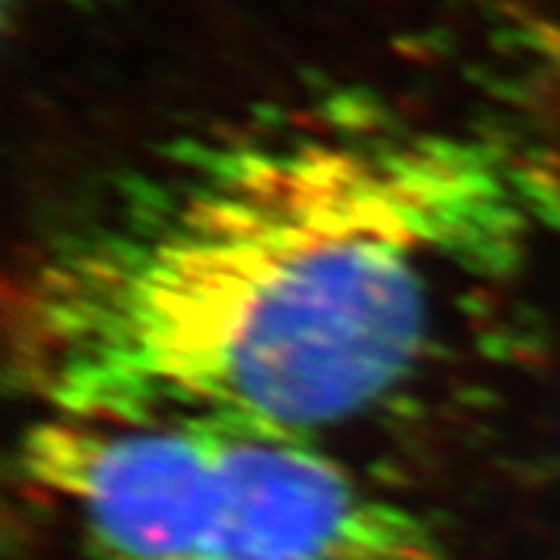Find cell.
I'll return each instance as SVG.
<instances>
[{
	"mask_svg": "<svg viewBox=\"0 0 560 560\" xmlns=\"http://www.w3.org/2000/svg\"><path fill=\"white\" fill-rule=\"evenodd\" d=\"M22 474L79 560H448L411 508L296 433L44 418Z\"/></svg>",
	"mask_w": 560,
	"mask_h": 560,
	"instance_id": "obj_2",
	"label": "cell"
},
{
	"mask_svg": "<svg viewBox=\"0 0 560 560\" xmlns=\"http://www.w3.org/2000/svg\"><path fill=\"white\" fill-rule=\"evenodd\" d=\"M539 200L495 143L355 101L190 140L28 253L10 377L44 418L315 436L418 371L445 280L511 268Z\"/></svg>",
	"mask_w": 560,
	"mask_h": 560,
	"instance_id": "obj_1",
	"label": "cell"
}]
</instances>
